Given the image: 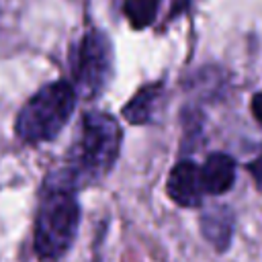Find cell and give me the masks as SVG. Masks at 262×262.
I'll list each match as a JSON object with an SVG mask.
<instances>
[{
  "instance_id": "7a4b0ae2",
  "label": "cell",
  "mask_w": 262,
  "mask_h": 262,
  "mask_svg": "<svg viewBox=\"0 0 262 262\" xmlns=\"http://www.w3.org/2000/svg\"><path fill=\"white\" fill-rule=\"evenodd\" d=\"M80 215L78 190L51 174L43 184L33 221V250L41 262H59L70 252Z\"/></svg>"
},
{
  "instance_id": "6da1fadb",
  "label": "cell",
  "mask_w": 262,
  "mask_h": 262,
  "mask_svg": "<svg viewBox=\"0 0 262 262\" xmlns=\"http://www.w3.org/2000/svg\"><path fill=\"white\" fill-rule=\"evenodd\" d=\"M123 133L115 117L104 111H88L78 121L63 166L53 172L74 190L88 188L104 180L115 168Z\"/></svg>"
},
{
  "instance_id": "5b68a950",
  "label": "cell",
  "mask_w": 262,
  "mask_h": 262,
  "mask_svg": "<svg viewBox=\"0 0 262 262\" xmlns=\"http://www.w3.org/2000/svg\"><path fill=\"white\" fill-rule=\"evenodd\" d=\"M166 194L178 207L184 209L203 207L205 192L201 184V172L192 160H178L172 166L166 178Z\"/></svg>"
},
{
  "instance_id": "8fae6325",
  "label": "cell",
  "mask_w": 262,
  "mask_h": 262,
  "mask_svg": "<svg viewBox=\"0 0 262 262\" xmlns=\"http://www.w3.org/2000/svg\"><path fill=\"white\" fill-rule=\"evenodd\" d=\"M250 111H252V115H254V119L262 125V90L260 92H256L254 96H252V102H250Z\"/></svg>"
},
{
  "instance_id": "52a82bcc",
  "label": "cell",
  "mask_w": 262,
  "mask_h": 262,
  "mask_svg": "<svg viewBox=\"0 0 262 262\" xmlns=\"http://www.w3.org/2000/svg\"><path fill=\"white\" fill-rule=\"evenodd\" d=\"M201 184L205 196H221L235 184V160L229 154L213 151L207 156L203 166H199Z\"/></svg>"
},
{
  "instance_id": "7c38bea8",
  "label": "cell",
  "mask_w": 262,
  "mask_h": 262,
  "mask_svg": "<svg viewBox=\"0 0 262 262\" xmlns=\"http://www.w3.org/2000/svg\"><path fill=\"white\" fill-rule=\"evenodd\" d=\"M188 0H172V8H170V18H174L178 12H182L186 8Z\"/></svg>"
},
{
  "instance_id": "8992f818",
  "label": "cell",
  "mask_w": 262,
  "mask_h": 262,
  "mask_svg": "<svg viewBox=\"0 0 262 262\" xmlns=\"http://www.w3.org/2000/svg\"><path fill=\"white\" fill-rule=\"evenodd\" d=\"M233 227H235V217L227 205L207 207L199 217L201 235L217 254H225L231 248Z\"/></svg>"
},
{
  "instance_id": "ba28073f",
  "label": "cell",
  "mask_w": 262,
  "mask_h": 262,
  "mask_svg": "<svg viewBox=\"0 0 262 262\" xmlns=\"http://www.w3.org/2000/svg\"><path fill=\"white\" fill-rule=\"evenodd\" d=\"M162 90L164 84L162 82H151V84H143L131 98L129 102L123 106V117L133 123V125H145L151 121L156 106L162 98Z\"/></svg>"
},
{
  "instance_id": "277c9868",
  "label": "cell",
  "mask_w": 262,
  "mask_h": 262,
  "mask_svg": "<svg viewBox=\"0 0 262 262\" xmlns=\"http://www.w3.org/2000/svg\"><path fill=\"white\" fill-rule=\"evenodd\" d=\"M70 68L78 96H100L113 76V45L108 37L100 29L86 31L72 49Z\"/></svg>"
},
{
  "instance_id": "30bf717a",
  "label": "cell",
  "mask_w": 262,
  "mask_h": 262,
  "mask_svg": "<svg viewBox=\"0 0 262 262\" xmlns=\"http://www.w3.org/2000/svg\"><path fill=\"white\" fill-rule=\"evenodd\" d=\"M246 168H248V172H250V176H252V180H254L258 192L262 194V156H258V158H254L252 162H248Z\"/></svg>"
},
{
  "instance_id": "9c48e42d",
  "label": "cell",
  "mask_w": 262,
  "mask_h": 262,
  "mask_svg": "<svg viewBox=\"0 0 262 262\" xmlns=\"http://www.w3.org/2000/svg\"><path fill=\"white\" fill-rule=\"evenodd\" d=\"M160 0H125L123 12L135 29L147 27L158 14Z\"/></svg>"
},
{
  "instance_id": "3957f363",
  "label": "cell",
  "mask_w": 262,
  "mask_h": 262,
  "mask_svg": "<svg viewBox=\"0 0 262 262\" xmlns=\"http://www.w3.org/2000/svg\"><path fill=\"white\" fill-rule=\"evenodd\" d=\"M78 92L70 80H55L41 86L18 111L14 133L29 145L55 139L74 115Z\"/></svg>"
}]
</instances>
